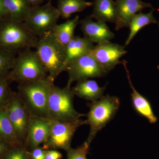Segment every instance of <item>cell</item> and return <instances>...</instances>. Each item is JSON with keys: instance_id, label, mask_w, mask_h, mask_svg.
Returning a JSON list of instances; mask_svg holds the SVG:
<instances>
[{"instance_id": "obj_1", "label": "cell", "mask_w": 159, "mask_h": 159, "mask_svg": "<svg viewBox=\"0 0 159 159\" xmlns=\"http://www.w3.org/2000/svg\"><path fill=\"white\" fill-rule=\"evenodd\" d=\"M35 52L53 81L66 70V50L50 32L39 37Z\"/></svg>"}, {"instance_id": "obj_2", "label": "cell", "mask_w": 159, "mask_h": 159, "mask_svg": "<svg viewBox=\"0 0 159 159\" xmlns=\"http://www.w3.org/2000/svg\"><path fill=\"white\" fill-rule=\"evenodd\" d=\"M54 82L48 77L19 84L18 93L31 115L47 118L49 93Z\"/></svg>"}, {"instance_id": "obj_3", "label": "cell", "mask_w": 159, "mask_h": 159, "mask_svg": "<svg viewBox=\"0 0 159 159\" xmlns=\"http://www.w3.org/2000/svg\"><path fill=\"white\" fill-rule=\"evenodd\" d=\"M39 37L24 22L9 20L0 27V50L14 52L35 48Z\"/></svg>"}, {"instance_id": "obj_4", "label": "cell", "mask_w": 159, "mask_h": 159, "mask_svg": "<svg viewBox=\"0 0 159 159\" xmlns=\"http://www.w3.org/2000/svg\"><path fill=\"white\" fill-rule=\"evenodd\" d=\"M120 100L116 96H102L88 104L89 108L86 124L90 127L87 141L92 142L97 133L114 119L120 107Z\"/></svg>"}, {"instance_id": "obj_5", "label": "cell", "mask_w": 159, "mask_h": 159, "mask_svg": "<svg viewBox=\"0 0 159 159\" xmlns=\"http://www.w3.org/2000/svg\"><path fill=\"white\" fill-rule=\"evenodd\" d=\"M74 95L71 87H58L53 84L49 93L47 118L54 120H75L86 116L74 108Z\"/></svg>"}, {"instance_id": "obj_6", "label": "cell", "mask_w": 159, "mask_h": 159, "mask_svg": "<svg viewBox=\"0 0 159 159\" xmlns=\"http://www.w3.org/2000/svg\"><path fill=\"white\" fill-rule=\"evenodd\" d=\"M9 74L10 79L19 84L33 82L48 77V74L35 51H22L16 57Z\"/></svg>"}, {"instance_id": "obj_7", "label": "cell", "mask_w": 159, "mask_h": 159, "mask_svg": "<svg viewBox=\"0 0 159 159\" xmlns=\"http://www.w3.org/2000/svg\"><path fill=\"white\" fill-rule=\"evenodd\" d=\"M50 120V133L47 142L43 144L45 149H61L67 152L71 148V142L76 131L80 126L86 124L85 120L80 119Z\"/></svg>"}, {"instance_id": "obj_8", "label": "cell", "mask_w": 159, "mask_h": 159, "mask_svg": "<svg viewBox=\"0 0 159 159\" xmlns=\"http://www.w3.org/2000/svg\"><path fill=\"white\" fill-rule=\"evenodd\" d=\"M60 17L57 8L49 2L43 6L32 7L24 23L32 33L40 37L51 32Z\"/></svg>"}, {"instance_id": "obj_9", "label": "cell", "mask_w": 159, "mask_h": 159, "mask_svg": "<svg viewBox=\"0 0 159 159\" xmlns=\"http://www.w3.org/2000/svg\"><path fill=\"white\" fill-rule=\"evenodd\" d=\"M65 71L68 74L67 85L69 87L75 81L103 77L108 73L99 65L90 52L69 63Z\"/></svg>"}, {"instance_id": "obj_10", "label": "cell", "mask_w": 159, "mask_h": 159, "mask_svg": "<svg viewBox=\"0 0 159 159\" xmlns=\"http://www.w3.org/2000/svg\"><path fill=\"white\" fill-rule=\"evenodd\" d=\"M5 108L18 137L24 144L30 114L18 93H11Z\"/></svg>"}, {"instance_id": "obj_11", "label": "cell", "mask_w": 159, "mask_h": 159, "mask_svg": "<svg viewBox=\"0 0 159 159\" xmlns=\"http://www.w3.org/2000/svg\"><path fill=\"white\" fill-rule=\"evenodd\" d=\"M90 52L99 65L107 73L122 63L120 58L127 53L125 47L110 41L97 44Z\"/></svg>"}, {"instance_id": "obj_12", "label": "cell", "mask_w": 159, "mask_h": 159, "mask_svg": "<svg viewBox=\"0 0 159 159\" xmlns=\"http://www.w3.org/2000/svg\"><path fill=\"white\" fill-rule=\"evenodd\" d=\"M50 120L46 117H39L30 114V119L24 145L31 149L44 144L48 138Z\"/></svg>"}, {"instance_id": "obj_13", "label": "cell", "mask_w": 159, "mask_h": 159, "mask_svg": "<svg viewBox=\"0 0 159 159\" xmlns=\"http://www.w3.org/2000/svg\"><path fill=\"white\" fill-rule=\"evenodd\" d=\"M115 4L117 12L115 28L116 31L129 27L135 15L143 9L152 7L150 3L142 0H116Z\"/></svg>"}, {"instance_id": "obj_14", "label": "cell", "mask_w": 159, "mask_h": 159, "mask_svg": "<svg viewBox=\"0 0 159 159\" xmlns=\"http://www.w3.org/2000/svg\"><path fill=\"white\" fill-rule=\"evenodd\" d=\"M79 23L84 37L93 43L110 41L115 37V34L106 23L94 21L92 17H89L80 21Z\"/></svg>"}, {"instance_id": "obj_15", "label": "cell", "mask_w": 159, "mask_h": 159, "mask_svg": "<svg viewBox=\"0 0 159 159\" xmlns=\"http://www.w3.org/2000/svg\"><path fill=\"white\" fill-rule=\"evenodd\" d=\"M122 63L125 68L129 83L132 90L131 96L133 107L137 113L145 118L150 124H155L157 122L158 119L154 113L150 102L146 97L139 93L134 87L126 66V61L125 60L123 61Z\"/></svg>"}, {"instance_id": "obj_16", "label": "cell", "mask_w": 159, "mask_h": 159, "mask_svg": "<svg viewBox=\"0 0 159 159\" xmlns=\"http://www.w3.org/2000/svg\"><path fill=\"white\" fill-rule=\"evenodd\" d=\"M105 89L106 86L101 87L95 80L87 79L77 82L72 90L74 96L93 102L103 96Z\"/></svg>"}, {"instance_id": "obj_17", "label": "cell", "mask_w": 159, "mask_h": 159, "mask_svg": "<svg viewBox=\"0 0 159 159\" xmlns=\"http://www.w3.org/2000/svg\"><path fill=\"white\" fill-rule=\"evenodd\" d=\"M91 17L101 22L116 23L117 12L113 0H95Z\"/></svg>"}, {"instance_id": "obj_18", "label": "cell", "mask_w": 159, "mask_h": 159, "mask_svg": "<svg viewBox=\"0 0 159 159\" xmlns=\"http://www.w3.org/2000/svg\"><path fill=\"white\" fill-rule=\"evenodd\" d=\"M93 47V43L86 38L74 36L65 48L66 66L72 61L89 52Z\"/></svg>"}, {"instance_id": "obj_19", "label": "cell", "mask_w": 159, "mask_h": 159, "mask_svg": "<svg viewBox=\"0 0 159 159\" xmlns=\"http://www.w3.org/2000/svg\"><path fill=\"white\" fill-rule=\"evenodd\" d=\"M3 2L10 20L25 22L32 8L27 0H3Z\"/></svg>"}, {"instance_id": "obj_20", "label": "cell", "mask_w": 159, "mask_h": 159, "mask_svg": "<svg viewBox=\"0 0 159 159\" xmlns=\"http://www.w3.org/2000/svg\"><path fill=\"white\" fill-rule=\"evenodd\" d=\"M0 139L11 148L24 146L8 118L5 107L0 111Z\"/></svg>"}, {"instance_id": "obj_21", "label": "cell", "mask_w": 159, "mask_h": 159, "mask_svg": "<svg viewBox=\"0 0 159 159\" xmlns=\"http://www.w3.org/2000/svg\"><path fill=\"white\" fill-rule=\"evenodd\" d=\"M79 23V16H77L72 19L68 20L65 22L57 24L51 32L58 43L66 48L70 41L74 38V31Z\"/></svg>"}, {"instance_id": "obj_22", "label": "cell", "mask_w": 159, "mask_h": 159, "mask_svg": "<svg viewBox=\"0 0 159 159\" xmlns=\"http://www.w3.org/2000/svg\"><path fill=\"white\" fill-rule=\"evenodd\" d=\"M157 23L153 15V10L147 13H138L131 20L129 28V33L125 42V46H128L134 38L141 29L145 26Z\"/></svg>"}, {"instance_id": "obj_23", "label": "cell", "mask_w": 159, "mask_h": 159, "mask_svg": "<svg viewBox=\"0 0 159 159\" xmlns=\"http://www.w3.org/2000/svg\"><path fill=\"white\" fill-rule=\"evenodd\" d=\"M93 6V3L86 0H59L57 9L60 17L68 19L75 13L80 12Z\"/></svg>"}, {"instance_id": "obj_24", "label": "cell", "mask_w": 159, "mask_h": 159, "mask_svg": "<svg viewBox=\"0 0 159 159\" xmlns=\"http://www.w3.org/2000/svg\"><path fill=\"white\" fill-rule=\"evenodd\" d=\"M14 52L0 50V77L8 74L14 64Z\"/></svg>"}, {"instance_id": "obj_25", "label": "cell", "mask_w": 159, "mask_h": 159, "mask_svg": "<svg viewBox=\"0 0 159 159\" xmlns=\"http://www.w3.org/2000/svg\"><path fill=\"white\" fill-rule=\"evenodd\" d=\"M10 80L8 74L0 77V111L6 107L12 93L9 87Z\"/></svg>"}, {"instance_id": "obj_26", "label": "cell", "mask_w": 159, "mask_h": 159, "mask_svg": "<svg viewBox=\"0 0 159 159\" xmlns=\"http://www.w3.org/2000/svg\"><path fill=\"white\" fill-rule=\"evenodd\" d=\"M91 142L86 141L82 145L76 148H71L68 151L66 159H88Z\"/></svg>"}, {"instance_id": "obj_27", "label": "cell", "mask_w": 159, "mask_h": 159, "mask_svg": "<svg viewBox=\"0 0 159 159\" xmlns=\"http://www.w3.org/2000/svg\"><path fill=\"white\" fill-rule=\"evenodd\" d=\"M2 159H31V158L24 145L10 148Z\"/></svg>"}, {"instance_id": "obj_28", "label": "cell", "mask_w": 159, "mask_h": 159, "mask_svg": "<svg viewBox=\"0 0 159 159\" xmlns=\"http://www.w3.org/2000/svg\"><path fill=\"white\" fill-rule=\"evenodd\" d=\"M46 151L39 146L32 149L30 154L31 159H44Z\"/></svg>"}, {"instance_id": "obj_29", "label": "cell", "mask_w": 159, "mask_h": 159, "mask_svg": "<svg viewBox=\"0 0 159 159\" xmlns=\"http://www.w3.org/2000/svg\"><path fill=\"white\" fill-rule=\"evenodd\" d=\"M62 155L58 151L51 150L46 151L44 159H61Z\"/></svg>"}, {"instance_id": "obj_30", "label": "cell", "mask_w": 159, "mask_h": 159, "mask_svg": "<svg viewBox=\"0 0 159 159\" xmlns=\"http://www.w3.org/2000/svg\"><path fill=\"white\" fill-rule=\"evenodd\" d=\"M11 148L6 142L0 139V159H2L4 155Z\"/></svg>"}, {"instance_id": "obj_31", "label": "cell", "mask_w": 159, "mask_h": 159, "mask_svg": "<svg viewBox=\"0 0 159 159\" xmlns=\"http://www.w3.org/2000/svg\"><path fill=\"white\" fill-rule=\"evenodd\" d=\"M6 11L4 7L3 0H0V19L6 15Z\"/></svg>"}, {"instance_id": "obj_32", "label": "cell", "mask_w": 159, "mask_h": 159, "mask_svg": "<svg viewBox=\"0 0 159 159\" xmlns=\"http://www.w3.org/2000/svg\"><path fill=\"white\" fill-rule=\"evenodd\" d=\"M32 7L39 6L43 0H27Z\"/></svg>"}, {"instance_id": "obj_33", "label": "cell", "mask_w": 159, "mask_h": 159, "mask_svg": "<svg viewBox=\"0 0 159 159\" xmlns=\"http://www.w3.org/2000/svg\"><path fill=\"white\" fill-rule=\"evenodd\" d=\"M157 69H158V70H159V65L157 66Z\"/></svg>"}]
</instances>
